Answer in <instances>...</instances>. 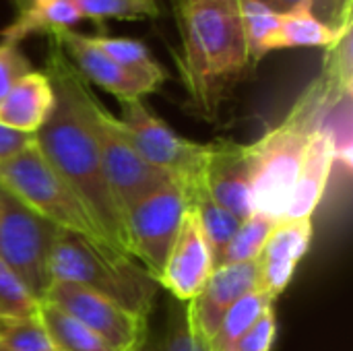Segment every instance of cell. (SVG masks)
I'll list each match as a JSON object with an SVG mask.
<instances>
[{
  "label": "cell",
  "instance_id": "obj_32",
  "mask_svg": "<svg viewBox=\"0 0 353 351\" xmlns=\"http://www.w3.org/2000/svg\"><path fill=\"white\" fill-rule=\"evenodd\" d=\"M31 70L33 66L29 58L21 52L19 43L0 39V101L12 89V85Z\"/></svg>",
  "mask_w": 353,
  "mask_h": 351
},
{
  "label": "cell",
  "instance_id": "obj_10",
  "mask_svg": "<svg viewBox=\"0 0 353 351\" xmlns=\"http://www.w3.org/2000/svg\"><path fill=\"white\" fill-rule=\"evenodd\" d=\"M46 302L58 306L120 351H137L149 337V319H143L114 300L68 281H52Z\"/></svg>",
  "mask_w": 353,
  "mask_h": 351
},
{
  "label": "cell",
  "instance_id": "obj_35",
  "mask_svg": "<svg viewBox=\"0 0 353 351\" xmlns=\"http://www.w3.org/2000/svg\"><path fill=\"white\" fill-rule=\"evenodd\" d=\"M10 2H12V6L17 8V14L25 12V10L31 6V0H10Z\"/></svg>",
  "mask_w": 353,
  "mask_h": 351
},
{
  "label": "cell",
  "instance_id": "obj_11",
  "mask_svg": "<svg viewBox=\"0 0 353 351\" xmlns=\"http://www.w3.org/2000/svg\"><path fill=\"white\" fill-rule=\"evenodd\" d=\"M213 269L215 261L211 246L196 221V215L186 207L178 236L172 244L157 283L165 288L176 302L186 304L199 296Z\"/></svg>",
  "mask_w": 353,
  "mask_h": 351
},
{
  "label": "cell",
  "instance_id": "obj_15",
  "mask_svg": "<svg viewBox=\"0 0 353 351\" xmlns=\"http://www.w3.org/2000/svg\"><path fill=\"white\" fill-rule=\"evenodd\" d=\"M312 219H281L267 238L259 265L256 290L275 300L290 285L298 263L306 257L312 242Z\"/></svg>",
  "mask_w": 353,
  "mask_h": 351
},
{
  "label": "cell",
  "instance_id": "obj_37",
  "mask_svg": "<svg viewBox=\"0 0 353 351\" xmlns=\"http://www.w3.org/2000/svg\"><path fill=\"white\" fill-rule=\"evenodd\" d=\"M4 325H6V323H2V321H0V331L4 329Z\"/></svg>",
  "mask_w": 353,
  "mask_h": 351
},
{
  "label": "cell",
  "instance_id": "obj_27",
  "mask_svg": "<svg viewBox=\"0 0 353 351\" xmlns=\"http://www.w3.org/2000/svg\"><path fill=\"white\" fill-rule=\"evenodd\" d=\"M321 128L331 139L335 163H341V168L350 172L353 151V91H343L333 101V106L325 114Z\"/></svg>",
  "mask_w": 353,
  "mask_h": 351
},
{
  "label": "cell",
  "instance_id": "obj_14",
  "mask_svg": "<svg viewBox=\"0 0 353 351\" xmlns=\"http://www.w3.org/2000/svg\"><path fill=\"white\" fill-rule=\"evenodd\" d=\"M66 54V58L72 62V66L79 70V74L89 83H95L97 87L105 89L118 101L126 99H143L145 95L153 93L147 83L118 66L93 39V35L79 33L74 29L60 31L52 35Z\"/></svg>",
  "mask_w": 353,
  "mask_h": 351
},
{
  "label": "cell",
  "instance_id": "obj_23",
  "mask_svg": "<svg viewBox=\"0 0 353 351\" xmlns=\"http://www.w3.org/2000/svg\"><path fill=\"white\" fill-rule=\"evenodd\" d=\"M275 306V298L261 292L252 290L244 298H240L221 319L217 331L209 339V351H225L236 339H240L246 331H250L256 321Z\"/></svg>",
  "mask_w": 353,
  "mask_h": 351
},
{
  "label": "cell",
  "instance_id": "obj_22",
  "mask_svg": "<svg viewBox=\"0 0 353 351\" xmlns=\"http://www.w3.org/2000/svg\"><path fill=\"white\" fill-rule=\"evenodd\" d=\"M93 39L118 66L147 83L151 91H157L168 81V70L151 56L149 48L141 39L110 35H93Z\"/></svg>",
  "mask_w": 353,
  "mask_h": 351
},
{
  "label": "cell",
  "instance_id": "obj_2",
  "mask_svg": "<svg viewBox=\"0 0 353 351\" xmlns=\"http://www.w3.org/2000/svg\"><path fill=\"white\" fill-rule=\"evenodd\" d=\"M182 37L178 60L194 108L211 118L248 70L240 0H174Z\"/></svg>",
  "mask_w": 353,
  "mask_h": 351
},
{
  "label": "cell",
  "instance_id": "obj_6",
  "mask_svg": "<svg viewBox=\"0 0 353 351\" xmlns=\"http://www.w3.org/2000/svg\"><path fill=\"white\" fill-rule=\"evenodd\" d=\"M0 186L58 230L112 248L83 201L43 159L35 145L0 163Z\"/></svg>",
  "mask_w": 353,
  "mask_h": 351
},
{
  "label": "cell",
  "instance_id": "obj_3",
  "mask_svg": "<svg viewBox=\"0 0 353 351\" xmlns=\"http://www.w3.org/2000/svg\"><path fill=\"white\" fill-rule=\"evenodd\" d=\"M343 91L353 89L337 85L321 72L277 126L269 128L252 145H246L252 213L275 221L283 219L308 143Z\"/></svg>",
  "mask_w": 353,
  "mask_h": 351
},
{
  "label": "cell",
  "instance_id": "obj_36",
  "mask_svg": "<svg viewBox=\"0 0 353 351\" xmlns=\"http://www.w3.org/2000/svg\"><path fill=\"white\" fill-rule=\"evenodd\" d=\"M54 0H31V6H43V4H50Z\"/></svg>",
  "mask_w": 353,
  "mask_h": 351
},
{
  "label": "cell",
  "instance_id": "obj_30",
  "mask_svg": "<svg viewBox=\"0 0 353 351\" xmlns=\"http://www.w3.org/2000/svg\"><path fill=\"white\" fill-rule=\"evenodd\" d=\"M0 351H56L37 314L10 321L0 331Z\"/></svg>",
  "mask_w": 353,
  "mask_h": 351
},
{
  "label": "cell",
  "instance_id": "obj_16",
  "mask_svg": "<svg viewBox=\"0 0 353 351\" xmlns=\"http://www.w3.org/2000/svg\"><path fill=\"white\" fill-rule=\"evenodd\" d=\"M56 95L46 72L31 70L21 77L0 101V124L25 134H35L52 114Z\"/></svg>",
  "mask_w": 353,
  "mask_h": 351
},
{
  "label": "cell",
  "instance_id": "obj_26",
  "mask_svg": "<svg viewBox=\"0 0 353 351\" xmlns=\"http://www.w3.org/2000/svg\"><path fill=\"white\" fill-rule=\"evenodd\" d=\"M137 351H209V343L192 327L188 306L184 302H176L163 331L155 339L149 335Z\"/></svg>",
  "mask_w": 353,
  "mask_h": 351
},
{
  "label": "cell",
  "instance_id": "obj_21",
  "mask_svg": "<svg viewBox=\"0 0 353 351\" xmlns=\"http://www.w3.org/2000/svg\"><path fill=\"white\" fill-rule=\"evenodd\" d=\"M37 319L41 321L56 351H120L46 300H39Z\"/></svg>",
  "mask_w": 353,
  "mask_h": 351
},
{
  "label": "cell",
  "instance_id": "obj_18",
  "mask_svg": "<svg viewBox=\"0 0 353 351\" xmlns=\"http://www.w3.org/2000/svg\"><path fill=\"white\" fill-rule=\"evenodd\" d=\"M182 188L186 194L188 209H192V213L196 215V221H199V225H201V230H203V234L211 246L213 261L217 265L228 242L236 234L242 219L234 217L230 211H225L221 205H217L213 201V197L209 194V190L203 184V178H199L190 184H182Z\"/></svg>",
  "mask_w": 353,
  "mask_h": 351
},
{
  "label": "cell",
  "instance_id": "obj_31",
  "mask_svg": "<svg viewBox=\"0 0 353 351\" xmlns=\"http://www.w3.org/2000/svg\"><path fill=\"white\" fill-rule=\"evenodd\" d=\"M256 2L269 6L271 10H275L279 14L290 12L296 6L310 2L314 14L335 31H341L345 25L352 23L353 0H256Z\"/></svg>",
  "mask_w": 353,
  "mask_h": 351
},
{
  "label": "cell",
  "instance_id": "obj_13",
  "mask_svg": "<svg viewBox=\"0 0 353 351\" xmlns=\"http://www.w3.org/2000/svg\"><path fill=\"white\" fill-rule=\"evenodd\" d=\"M259 283V265L238 263V265H219L209 275L207 283L199 292V296L188 306V317L196 333L209 343L213 333L217 331L223 314L248 292L256 290Z\"/></svg>",
  "mask_w": 353,
  "mask_h": 351
},
{
  "label": "cell",
  "instance_id": "obj_34",
  "mask_svg": "<svg viewBox=\"0 0 353 351\" xmlns=\"http://www.w3.org/2000/svg\"><path fill=\"white\" fill-rule=\"evenodd\" d=\"M35 145V134H25L0 124V163L21 155L25 149Z\"/></svg>",
  "mask_w": 353,
  "mask_h": 351
},
{
  "label": "cell",
  "instance_id": "obj_20",
  "mask_svg": "<svg viewBox=\"0 0 353 351\" xmlns=\"http://www.w3.org/2000/svg\"><path fill=\"white\" fill-rule=\"evenodd\" d=\"M335 29H331L325 21H321L312 4H300L290 12L279 14V29L273 39L275 50H290V48H329L337 39Z\"/></svg>",
  "mask_w": 353,
  "mask_h": 351
},
{
  "label": "cell",
  "instance_id": "obj_12",
  "mask_svg": "<svg viewBox=\"0 0 353 351\" xmlns=\"http://www.w3.org/2000/svg\"><path fill=\"white\" fill-rule=\"evenodd\" d=\"M203 184L217 205L238 219L252 215L250 201V163L246 145L232 141L209 143L203 163Z\"/></svg>",
  "mask_w": 353,
  "mask_h": 351
},
{
  "label": "cell",
  "instance_id": "obj_24",
  "mask_svg": "<svg viewBox=\"0 0 353 351\" xmlns=\"http://www.w3.org/2000/svg\"><path fill=\"white\" fill-rule=\"evenodd\" d=\"M240 17L250 64H256L273 52V39L279 29V12L256 0H240Z\"/></svg>",
  "mask_w": 353,
  "mask_h": 351
},
{
  "label": "cell",
  "instance_id": "obj_9",
  "mask_svg": "<svg viewBox=\"0 0 353 351\" xmlns=\"http://www.w3.org/2000/svg\"><path fill=\"white\" fill-rule=\"evenodd\" d=\"M122 118L134 149L155 168L172 174L180 184H190L201 178L209 143H194L172 130L155 116L143 99L120 101Z\"/></svg>",
  "mask_w": 353,
  "mask_h": 351
},
{
  "label": "cell",
  "instance_id": "obj_7",
  "mask_svg": "<svg viewBox=\"0 0 353 351\" xmlns=\"http://www.w3.org/2000/svg\"><path fill=\"white\" fill-rule=\"evenodd\" d=\"M60 232L0 186V259L37 300L52 285L50 257Z\"/></svg>",
  "mask_w": 353,
  "mask_h": 351
},
{
  "label": "cell",
  "instance_id": "obj_28",
  "mask_svg": "<svg viewBox=\"0 0 353 351\" xmlns=\"http://www.w3.org/2000/svg\"><path fill=\"white\" fill-rule=\"evenodd\" d=\"M83 19H91L101 27L110 19L120 21H139L153 19L159 14L155 0H74Z\"/></svg>",
  "mask_w": 353,
  "mask_h": 351
},
{
  "label": "cell",
  "instance_id": "obj_19",
  "mask_svg": "<svg viewBox=\"0 0 353 351\" xmlns=\"http://www.w3.org/2000/svg\"><path fill=\"white\" fill-rule=\"evenodd\" d=\"M81 21L83 14L74 0H54L43 6H29L25 12L17 14V19L0 31V37L14 43L39 33L52 37L60 31L72 29Z\"/></svg>",
  "mask_w": 353,
  "mask_h": 351
},
{
  "label": "cell",
  "instance_id": "obj_5",
  "mask_svg": "<svg viewBox=\"0 0 353 351\" xmlns=\"http://www.w3.org/2000/svg\"><path fill=\"white\" fill-rule=\"evenodd\" d=\"M60 66H62V74L72 91V97L91 128L110 190H112L114 201L126 221V211L134 203H139L147 194L163 188L165 184H170L176 178L172 174L151 166L134 149L120 118L112 116L99 103V99L89 89L87 81L79 74V70L72 66V62L66 58L64 52H60Z\"/></svg>",
  "mask_w": 353,
  "mask_h": 351
},
{
  "label": "cell",
  "instance_id": "obj_17",
  "mask_svg": "<svg viewBox=\"0 0 353 351\" xmlns=\"http://www.w3.org/2000/svg\"><path fill=\"white\" fill-rule=\"evenodd\" d=\"M333 166H335V159H333L331 139L323 128H319L312 134L308 149L304 153V159H302V166L294 184L292 201L283 219H312L325 194V188L329 184Z\"/></svg>",
  "mask_w": 353,
  "mask_h": 351
},
{
  "label": "cell",
  "instance_id": "obj_1",
  "mask_svg": "<svg viewBox=\"0 0 353 351\" xmlns=\"http://www.w3.org/2000/svg\"><path fill=\"white\" fill-rule=\"evenodd\" d=\"M60 52V43L50 37L46 74L54 85L56 101L46 124L35 132V147L83 201L108 244L120 254L132 257L124 215L110 190L91 128L62 74Z\"/></svg>",
  "mask_w": 353,
  "mask_h": 351
},
{
  "label": "cell",
  "instance_id": "obj_25",
  "mask_svg": "<svg viewBox=\"0 0 353 351\" xmlns=\"http://www.w3.org/2000/svg\"><path fill=\"white\" fill-rule=\"evenodd\" d=\"M277 225L275 219L261 215V213H252L246 219L240 221L236 234L232 236V240L228 242L219 263V265H238V263H252L261 257L263 246L267 242V238L271 236L273 228Z\"/></svg>",
  "mask_w": 353,
  "mask_h": 351
},
{
  "label": "cell",
  "instance_id": "obj_29",
  "mask_svg": "<svg viewBox=\"0 0 353 351\" xmlns=\"http://www.w3.org/2000/svg\"><path fill=\"white\" fill-rule=\"evenodd\" d=\"M39 300L27 290L21 277L0 259V321H21L37 314Z\"/></svg>",
  "mask_w": 353,
  "mask_h": 351
},
{
  "label": "cell",
  "instance_id": "obj_4",
  "mask_svg": "<svg viewBox=\"0 0 353 351\" xmlns=\"http://www.w3.org/2000/svg\"><path fill=\"white\" fill-rule=\"evenodd\" d=\"M50 275L52 281L89 288L143 319L151 317L159 290L157 279L132 257L68 232H60L54 242Z\"/></svg>",
  "mask_w": 353,
  "mask_h": 351
},
{
  "label": "cell",
  "instance_id": "obj_8",
  "mask_svg": "<svg viewBox=\"0 0 353 351\" xmlns=\"http://www.w3.org/2000/svg\"><path fill=\"white\" fill-rule=\"evenodd\" d=\"M186 194L178 180L147 194L126 211V232L132 259L159 279L186 213Z\"/></svg>",
  "mask_w": 353,
  "mask_h": 351
},
{
  "label": "cell",
  "instance_id": "obj_33",
  "mask_svg": "<svg viewBox=\"0 0 353 351\" xmlns=\"http://www.w3.org/2000/svg\"><path fill=\"white\" fill-rule=\"evenodd\" d=\"M277 335V317H275V306L269 308L256 325L246 331L240 339H236L225 351H271Z\"/></svg>",
  "mask_w": 353,
  "mask_h": 351
}]
</instances>
